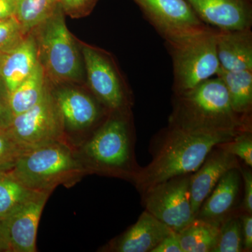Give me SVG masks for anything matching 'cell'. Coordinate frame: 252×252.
<instances>
[{
	"mask_svg": "<svg viewBox=\"0 0 252 252\" xmlns=\"http://www.w3.org/2000/svg\"><path fill=\"white\" fill-rule=\"evenodd\" d=\"M168 126L193 133L234 137L252 130V121L232 108L220 77H212L187 92L173 94Z\"/></svg>",
	"mask_w": 252,
	"mask_h": 252,
	"instance_id": "6da1fadb",
	"label": "cell"
},
{
	"mask_svg": "<svg viewBox=\"0 0 252 252\" xmlns=\"http://www.w3.org/2000/svg\"><path fill=\"white\" fill-rule=\"evenodd\" d=\"M233 137L193 133L167 126L154 138L153 158L141 168L135 181L137 189L142 194L170 179L193 173L214 147Z\"/></svg>",
	"mask_w": 252,
	"mask_h": 252,
	"instance_id": "7a4b0ae2",
	"label": "cell"
},
{
	"mask_svg": "<svg viewBox=\"0 0 252 252\" xmlns=\"http://www.w3.org/2000/svg\"><path fill=\"white\" fill-rule=\"evenodd\" d=\"M61 5L42 24L32 32L38 61L51 86L81 84L86 79L84 60L77 40L66 26Z\"/></svg>",
	"mask_w": 252,
	"mask_h": 252,
	"instance_id": "3957f363",
	"label": "cell"
},
{
	"mask_svg": "<svg viewBox=\"0 0 252 252\" xmlns=\"http://www.w3.org/2000/svg\"><path fill=\"white\" fill-rule=\"evenodd\" d=\"M131 110L109 114L84 147L93 170L122 176L135 182L141 168L133 152Z\"/></svg>",
	"mask_w": 252,
	"mask_h": 252,
	"instance_id": "277c9868",
	"label": "cell"
},
{
	"mask_svg": "<svg viewBox=\"0 0 252 252\" xmlns=\"http://www.w3.org/2000/svg\"><path fill=\"white\" fill-rule=\"evenodd\" d=\"M10 171L32 190L51 193L58 186L80 177L86 169L67 142H58L28 149Z\"/></svg>",
	"mask_w": 252,
	"mask_h": 252,
	"instance_id": "5b68a950",
	"label": "cell"
},
{
	"mask_svg": "<svg viewBox=\"0 0 252 252\" xmlns=\"http://www.w3.org/2000/svg\"><path fill=\"white\" fill-rule=\"evenodd\" d=\"M217 31L210 27L183 40L165 43L173 67V94L187 92L218 75L221 67L217 56Z\"/></svg>",
	"mask_w": 252,
	"mask_h": 252,
	"instance_id": "8992f818",
	"label": "cell"
},
{
	"mask_svg": "<svg viewBox=\"0 0 252 252\" xmlns=\"http://www.w3.org/2000/svg\"><path fill=\"white\" fill-rule=\"evenodd\" d=\"M86 79L94 97L109 112L131 110L132 93L115 59L105 50L79 40Z\"/></svg>",
	"mask_w": 252,
	"mask_h": 252,
	"instance_id": "52a82bcc",
	"label": "cell"
},
{
	"mask_svg": "<svg viewBox=\"0 0 252 252\" xmlns=\"http://www.w3.org/2000/svg\"><path fill=\"white\" fill-rule=\"evenodd\" d=\"M65 125L49 84L40 100L26 112L14 116L6 131L27 148L67 142Z\"/></svg>",
	"mask_w": 252,
	"mask_h": 252,
	"instance_id": "ba28073f",
	"label": "cell"
},
{
	"mask_svg": "<svg viewBox=\"0 0 252 252\" xmlns=\"http://www.w3.org/2000/svg\"><path fill=\"white\" fill-rule=\"evenodd\" d=\"M190 175L174 177L142 193L146 211L177 233L195 219L189 189Z\"/></svg>",
	"mask_w": 252,
	"mask_h": 252,
	"instance_id": "9c48e42d",
	"label": "cell"
},
{
	"mask_svg": "<svg viewBox=\"0 0 252 252\" xmlns=\"http://www.w3.org/2000/svg\"><path fill=\"white\" fill-rule=\"evenodd\" d=\"M165 43L176 42L206 31L187 0H132Z\"/></svg>",
	"mask_w": 252,
	"mask_h": 252,
	"instance_id": "30bf717a",
	"label": "cell"
},
{
	"mask_svg": "<svg viewBox=\"0 0 252 252\" xmlns=\"http://www.w3.org/2000/svg\"><path fill=\"white\" fill-rule=\"evenodd\" d=\"M50 194L38 193L3 220L9 252H36L38 225Z\"/></svg>",
	"mask_w": 252,
	"mask_h": 252,
	"instance_id": "8fae6325",
	"label": "cell"
},
{
	"mask_svg": "<svg viewBox=\"0 0 252 252\" xmlns=\"http://www.w3.org/2000/svg\"><path fill=\"white\" fill-rule=\"evenodd\" d=\"M205 24L220 31L252 26V0H187Z\"/></svg>",
	"mask_w": 252,
	"mask_h": 252,
	"instance_id": "7c38bea8",
	"label": "cell"
},
{
	"mask_svg": "<svg viewBox=\"0 0 252 252\" xmlns=\"http://www.w3.org/2000/svg\"><path fill=\"white\" fill-rule=\"evenodd\" d=\"M240 165L239 159L224 150L220 144L212 148L202 165L190 175L189 189L195 218L202 204L225 172L240 167Z\"/></svg>",
	"mask_w": 252,
	"mask_h": 252,
	"instance_id": "4fadbf2b",
	"label": "cell"
},
{
	"mask_svg": "<svg viewBox=\"0 0 252 252\" xmlns=\"http://www.w3.org/2000/svg\"><path fill=\"white\" fill-rule=\"evenodd\" d=\"M64 86H59V89L52 86L53 94L65 127L83 130L94 126L100 117L99 104H102L84 91Z\"/></svg>",
	"mask_w": 252,
	"mask_h": 252,
	"instance_id": "5bb4252c",
	"label": "cell"
},
{
	"mask_svg": "<svg viewBox=\"0 0 252 252\" xmlns=\"http://www.w3.org/2000/svg\"><path fill=\"white\" fill-rule=\"evenodd\" d=\"M242 186L240 167L225 172L202 204L195 218L220 225L233 216Z\"/></svg>",
	"mask_w": 252,
	"mask_h": 252,
	"instance_id": "9a60e30c",
	"label": "cell"
},
{
	"mask_svg": "<svg viewBox=\"0 0 252 252\" xmlns=\"http://www.w3.org/2000/svg\"><path fill=\"white\" fill-rule=\"evenodd\" d=\"M172 230L147 211L125 233L109 244V251L152 252Z\"/></svg>",
	"mask_w": 252,
	"mask_h": 252,
	"instance_id": "2e32d148",
	"label": "cell"
},
{
	"mask_svg": "<svg viewBox=\"0 0 252 252\" xmlns=\"http://www.w3.org/2000/svg\"><path fill=\"white\" fill-rule=\"evenodd\" d=\"M38 63L37 47L32 33L19 45L4 54L0 63V83L6 98L29 77Z\"/></svg>",
	"mask_w": 252,
	"mask_h": 252,
	"instance_id": "e0dca14e",
	"label": "cell"
},
{
	"mask_svg": "<svg viewBox=\"0 0 252 252\" xmlns=\"http://www.w3.org/2000/svg\"><path fill=\"white\" fill-rule=\"evenodd\" d=\"M217 51L222 69L227 71L252 70V28L218 30Z\"/></svg>",
	"mask_w": 252,
	"mask_h": 252,
	"instance_id": "ac0fdd59",
	"label": "cell"
},
{
	"mask_svg": "<svg viewBox=\"0 0 252 252\" xmlns=\"http://www.w3.org/2000/svg\"><path fill=\"white\" fill-rule=\"evenodd\" d=\"M217 77L223 81L233 110L252 121V70L227 71L221 68Z\"/></svg>",
	"mask_w": 252,
	"mask_h": 252,
	"instance_id": "d6986e66",
	"label": "cell"
},
{
	"mask_svg": "<svg viewBox=\"0 0 252 252\" xmlns=\"http://www.w3.org/2000/svg\"><path fill=\"white\" fill-rule=\"evenodd\" d=\"M49 84L39 63L29 77L7 95L8 104L13 117L35 105L44 95Z\"/></svg>",
	"mask_w": 252,
	"mask_h": 252,
	"instance_id": "ffe728a7",
	"label": "cell"
},
{
	"mask_svg": "<svg viewBox=\"0 0 252 252\" xmlns=\"http://www.w3.org/2000/svg\"><path fill=\"white\" fill-rule=\"evenodd\" d=\"M219 233L220 225L195 218L178 235L183 252H212Z\"/></svg>",
	"mask_w": 252,
	"mask_h": 252,
	"instance_id": "44dd1931",
	"label": "cell"
},
{
	"mask_svg": "<svg viewBox=\"0 0 252 252\" xmlns=\"http://www.w3.org/2000/svg\"><path fill=\"white\" fill-rule=\"evenodd\" d=\"M41 192L28 188L11 171L0 172V220H4Z\"/></svg>",
	"mask_w": 252,
	"mask_h": 252,
	"instance_id": "7402d4cb",
	"label": "cell"
},
{
	"mask_svg": "<svg viewBox=\"0 0 252 252\" xmlns=\"http://www.w3.org/2000/svg\"><path fill=\"white\" fill-rule=\"evenodd\" d=\"M59 6L58 0H17L14 16L28 35L52 16Z\"/></svg>",
	"mask_w": 252,
	"mask_h": 252,
	"instance_id": "603a6c76",
	"label": "cell"
},
{
	"mask_svg": "<svg viewBox=\"0 0 252 252\" xmlns=\"http://www.w3.org/2000/svg\"><path fill=\"white\" fill-rule=\"evenodd\" d=\"M243 252V241L241 222L238 213L220 223L218 241L212 252Z\"/></svg>",
	"mask_w": 252,
	"mask_h": 252,
	"instance_id": "cb8c5ba5",
	"label": "cell"
},
{
	"mask_svg": "<svg viewBox=\"0 0 252 252\" xmlns=\"http://www.w3.org/2000/svg\"><path fill=\"white\" fill-rule=\"evenodd\" d=\"M29 149L21 145L6 130H0V172L12 170L18 158Z\"/></svg>",
	"mask_w": 252,
	"mask_h": 252,
	"instance_id": "d4e9b609",
	"label": "cell"
},
{
	"mask_svg": "<svg viewBox=\"0 0 252 252\" xmlns=\"http://www.w3.org/2000/svg\"><path fill=\"white\" fill-rule=\"evenodd\" d=\"M27 36L15 16L0 20V52H9L22 43Z\"/></svg>",
	"mask_w": 252,
	"mask_h": 252,
	"instance_id": "484cf974",
	"label": "cell"
},
{
	"mask_svg": "<svg viewBox=\"0 0 252 252\" xmlns=\"http://www.w3.org/2000/svg\"><path fill=\"white\" fill-rule=\"evenodd\" d=\"M220 145L228 153L245 162L246 166L252 167V130L243 131L231 140Z\"/></svg>",
	"mask_w": 252,
	"mask_h": 252,
	"instance_id": "4316f807",
	"label": "cell"
},
{
	"mask_svg": "<svg viewBox=\"0 0 252 252\" xmlns=\"http://www.w3.org/2000/svg\"><path fill=\"white\" fill-rule=\"evenodd\" d=\"M66 16L72 18L86 17L91 14L98 0H58Z\"/></svg>",
	"mask_w": 252,
	"mask_h": 252,
	"instance_id": "83f0119b",
	"label": "cell"
},
{
	"mask_svg": "<svg viewBox=\"0 0 252 252\" xmlns=\"http://www.w3.org/2000/svg\"><path fill=\"white\" fill-rule=\"evenodd\" d=\"M242 179L243 180L244 196L241 204V212L252 214V172L251 167L240 165Z\"/></svg>",
	"mask_w": 252,
	"mask_h": 252,
	"instance_id": "f1b7e54d",
	"label": "cell"
},
{
	"mask_svg": "<svg viewBox=\"0 0 252 252\" xmlns=\"http://www.w3.org/2000/svg\"><path fill=\"white\" fill-rule=\"evenodd\" d=\"M238 217L241 222L243 252L252 251V216L251 214L240 212Z\"/></svg>",
	"mask_w": 252,
	"mask_h": 252,
	"instance_id": "f546056e",
	"label": "cell"
},
{
	"mask_svg": "<svg viewBox=\"0 0 252 252\" xmlns=\"http://www.w3.org/2000/svg\"><path fill=\"white\" fill-rule=\"evenodd\" d=\"M152 252H183L178 233L172 232L165 237Z\"/></svg>",
	"mask_w": 252,
	"mask_h": 252,
	"instance_id": "4dcf8cb0",
	"label": "cell"
},
{
	"mask_svg": "<svg viewBox=\"0 0 252 252\" xmlns=\"http://www.w3.org/2000/svg\"><path fill=\"white\" fill-rule=\"evenodd\" d=\"M12 118L7 98L4 94H0V130H6L11 124Z\"/></svg>",
	"mask_w": 252,
	"mask_h": 252,
	"instance_id": "1f68e13d",
	"label": "cell"
},
{
	"mask_svg": "<svg viewBox=\"0 0 252 252\" xmlns=\"http://www.w3.org/2000/svg\"><path fill=\"white\" fill-rule=\"evenodd\" d=\"M17 0H0V20L14 16Z\"/></svg>",
	"mask_w": 252,
	"mask_h": 252,
	"instance_id": "d6a6232c",
	"label": "cell"
},
{
	"mask_svg": "<svg viewBox=\"0 0 252 252\" xmlns=\"http://www.w3.org/2000/svg\"><path fill=\"white\" fill-rule=\"evenodd\" d=\"M9 252V248H8L4 222L2 220H0V252Z\"/></svg>",
	"mask_w": 252,
	"mask_h": 252,
	"instance_id": "836d02e7",
	"label": "cell"
},
{
	"mask_svg": "<svg viewBox=\"0 0 252 252\" xmlns=\"http://www.w3.org/2000/svg\"><path fill=\"white\" fill-rule=\"evenodd\" d=\"M4 54H2V53L0 52V63H1V59H2Z\"/></svg>",
	"mask_w": 252,
	"mask_h": 252,
	"instance_id": "e575fe53",
	"label": "cell"
}]
</instances>
